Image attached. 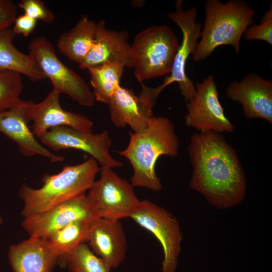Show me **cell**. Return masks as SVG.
<instances>
[{
  "label": "cell",
  "instance_id": "obj_1",
  "mask_svg": "<svg viewBox=\"0 0 272 272\" xmlns=\"http://www.w3.org/2000/svg\"><path fill=\"white\" fill-rule=\"evenodd\" d=\"M187 150L192 189L221 210L231 208L244 199L247 187L244 170L236 151L221 133L195 132Z\"/></svg>",
  "mask_w": 272,
  "mask_h": 272
},
{
  "label": "cell",
  "instance_id": "obj_2",
  "mask_svg": "<svg viewBox=\"0 0 272 272\" xmlns=\"http://www.w3.org/2000/svg\"><path fill=\"white\" fill-rule=\"evenodd\" d=\"M129 134L127 146L117 152L133 168L130 183L133 187L160 191L162 185L155 171L157 160L162 155L174 158L178 154L179 141L174 124L167 117L153 116L145 129Z\"/></svg>",
  "mask_w": 272,
  "mask_h": 272
},
{
  "label": "cell",
  "instance_id": "obj_3",
  "mask_svg": "<svg viewBox=\"0 0 272 272\" xmlns=\"http://www.w3.org/2000/svg\"><path fill=\"white\" fill-rule=\"evenodd\" d=\"M99 163L92 157L75 165H66L58 173L46 174L42 186L37 189L23 184L19 196L24 202V217L43 213L65 201L85 193L100 171Z\"/></svg>",
  "mask_w": 272,
  "mask_h": 272
},
{
  "label": "cell",
  "instance_id": "obj_4",
  "mask_svg": "<svg viewBox=\"0 0 272 272\" xmlns=\"http://www.w3.org/2000/svg\"><path fill=\"white\" fill-rule=\"evenodd\" d=\"M205 20L193 55L194 61L203 60L214 50L223 45H231L235 53L239 52L240 41L245 30L253 21L255 11L246 2L230 0L226 3L207 0Z\"/></svg>",
  "mask_w": 272,
  "mask_h": 272
},
{
  "label": "cell",
  "instance_id": "obj_5",
  "mask_svg": "<svg viewBox=\"0 0 272 272\" xmlns=\"http://www.w3.org/2000/svg\"><path fill=\"white\" fill-rule=\"evenodd\" d=\"M179 46L174 31L167 25L150 26L139 33L131 45L138 81L141 83L170 73Z\"/></svg>",
  "mask_w": 272,
  "mask_h": 272
},
{
  "label": "cell",
  "instance_id": "obj_6",
  "mask_svg": "<svg viewBox=\"0 0 272 272\" xmlns=\"http://www.w3.org/2000/svg\"><path fill=\"white\" fill-rule=\"evenodd\" d=\"M29 54L36 62L53 90L68 95L79 104L92 106L95 98L88 84L57 57L52 43L46 37L33 38L28 45Z\"/></svg>",
  "mask_w": 272,
  "mask_h": 272
},
{
  "label": "cell",
  "instance_id": "obj_7",
  "mask_svg": "<svg viewBox=\"0 0 272 272\" xmlns=\"http://www.w3.org/2000/svg\"><path fill=\"white\" fill-rule=\"evenodd\" d=\"M179 4L175 12L168 14V17L178 25L182 34V42L175 54L170 75L167 77L160 85L155 88L148 87L147 92L150 97L157 99L165 88L176 82L186 103L194 97L196 89L186 75V64L188 57L194 53L196 49L197 40L200 37L201 26L196 22L197 9L195 7L184 11L181 2Z\"/></svg>",
  "mask_w": 272,
  "mask_h": 272
},
{
  "label": "cell",
  "instance_id": "obj_8",
  "mask_svg": "<svg viewBox=\"0 0 272 272\" xmlns=\"http://www.w3.org/2000/svg\"><path fill=\"white\" fill-rule=\"evenodd\" d=\"M137 224L151 233L162 246V272H175L181 250L182 233L176 218L164 208L147 199L130 216Z\"/></svg>",
  "mask_w": 272,
  "mask_h": 272
},
{
  "label": "cell",
  "instance_id": "obj_9",
  "mask_svg": "<svg viewBox=\"0 0 272 272\" xmlns=\"http://www.w3.org/2000/svg\"><path fill=\"white\" fill-rule=\"evenodd\" d=\"M133 187L112 168L101 167L100 177L87 196L100 218L120 221L130 218L140 203Z\"/></svg>",
  "mask_w": 272,
  "mask_h": 272
},
{
  "label": "cell",
  "instance_id": "obj_10",
  "mask_svg": "<svg viewBox=\"0 0 272 272\" xmlns=\"http://www.w3.org/2000/svg\"><path fill=\"white\" fill-rule=\"evenodd\" d=\"M195 87L194 97L186 103V126L199 132H232L235 126L224 113L214 77L209 76Z\"/></svg>",
  "mask_w": 272,
  "mask_h": 272
},
{
  "label": "cell",
  "instance_id": "obj_11",
  "mask_svg": "<svg viewBox=\"0 0 272 272\" xmlns=\"http://www.w3.org/2000/svg\"><path fill=\"white\" fill-rule=\"evenodd\" d=\"M40 139L42 143L56 151L71 149L85 152L95 159L101 168L113 169L123 166L110 153L112 141L106 130L94 134L92 131L58 126L50 129Z\"/></svg>",
  "mask_w": 272,
  "mask_h": 272
},
{
  "label": "cell",
  "instance_id": "obj_12",
  "mask_svg": "<svg viewBox=\"0 0 272 272\" xmlns=\"http://www.w3.org/2000/svg\"><path fill=\"white\" fill-rule=\"evenodd\" d=\"M100 218L86 193L60 203L43 213L24 217L22 226L29 237L46 239L69 223Z\"/></svg>",
  "mask_w": 272,
  "mask_h": 272
},
{
  "label": "cell",
  "instance_id": "obj_13",
  "mask_svg": "<svg viewBox=\"0 0 272 272\" xmlns=\"http://www.w3.org/2000/svg\"><path fill=\"white\" fill-rule=\"evenodd\" d=\"M32 103L22 99L12 108L1 112L0 132L14 141L25 156L39 155L53 162L63 161V157L56 155L43 147L29 127Z\"/></svg>",
  "mask_w": 272,
  "mask_h": 272
},
{
  "label": "cell",
  "instance_id": "obj_14",
  "mask_svg": "<svg viewBox=\"0 0 272 272\" xmlns=\"http://www.w3.org/2000/svg\"><path fill=\"white\" fill-rule=\"evenodd\" d=\"M231 100L242 105L245 116L260 118L272 124V82L255 74L229 84L226 91Z\"/></svg>",
  "mask_w": 272,
  "mask_h": 272
},
{
  "label": "cell",
  "instance_id": "obj_15",
  "mask_svg": "<svg viewBox=\"0 0 272 272\" xmlns=\"http://www.w3.org/2000/svg\"><path fill=\"white\" fill-rule=\"evenodd\" d=\"M128 39L127 31L107 29L104 21L97 22L94 44L80 67L88 70L106 62H117L125 67L133 68L131 46Z\"/></svg>",
  "mask_w": 272,
  "mask_h": 272
},
{
  "label": "cell",
  "instance_id": "obj_16",
  "mask_svg": "<svg viewBox=\"0 0 272 272\" xmlns=\"http://www.w3.org/2000/svg\"><path fill=\"white\" fill-rule=\"evenodd\" d=\"M60 95L52 90L41 102L37 104L33 102L30 116L33 121L32 131L35 137L40 138L50 129L62 126L92 131L93 124L88 117L62 108Z\"/></svg>",
  "mask_w": 272,
  "mask_h": 272
},
{
  "label": "cell",
  "instance_id": "obj_17",
  "mask_svg": "<svg viewBox=\"0 0 272 272\" xmlns=\"http://www.w3.org/2000/svg\"><path fill=\"white\" fill-rule=\"evenodd\" d=\"M87 242L111 269L119 266L125 259L127 242L120 221L99 218L90 231Z\"/></svg>",
  "mask_w": 272,
  "mask_h": 272
},
{
  "label": "cell",
  "instance_id": "obj_18",
  "mask_svg": "<svg viewBox=\"0 0 272 272\" xmlns=\"http://www.w3.org/2000/svg\"><path fill=\"white\" fill-rule=\"evenodd\" d=\"M8 258L14 272H53L60 261L47 240L31 237L11 245Z\"/></svg>",
  "mask_w": 272,
  "mask_h": 272
},
{
  "label": "cell",
  "instance_id": "obj_19",
  "mask_svg": "<svg viewBox=\"0 0 272 272\" xmlns=\"http://www.w3.org/2000/svg\"><path fill=\"white\" fill-rule=\"evenodd\" d=\"M111 120L118 127L128 125L133 132L145 129L153 116L147 106L131 89L119 86L108 104Z\"/></svg>",
  "mask_w": 272,
  "mask_h": 272
},
{
  "label": "cell",
  "instance_id": "obj_20",
  "mask_svg": "<svg viewBox=\"0 0 272 272\" xmlns=\"http://www.w3.org/2000/svg\"><path fill=\"white\" fill-rule=\"evenodd\" d=\"M96 26V22L87 15L83 16L72 29L59 35L58 49L70 60L80 64L94 44Z\"/></svg>",
  "mask_w": 272,
  "mask_h": 272
},
{
  "label": "cell",
  "instance_id": "obj_21",
  "mask_svg": "<svg viewBox=\"0 0 272 272\" xmlns=\"http://www.w3.org/2000/svg\"><path fill=\"white\" fill-rule=\"evenodd\" d=\"M13 29L0 30V70H9L24 75L34 81L46 79L33 58L14 45L15 37Z\"/></svg>",
  "mask_w": 272,
  "mask_h": 272
},
{
  "label": "cell",
  "instance_id": "obj_22",
  "mask_svg": "<svg viewBox=\"0 0 272 272\" xmlns=\"http://www.w3.org/2000/svg\"><path fill=\"white\" fill-rule=\"evenodd\" d=\"M97 219L72 222L50 234L46 239L65 264L68 255L80 244L88 241L90 230Z\"/></svg>",
  "mask_w": 272,
  "mask_h": 272
},
{
  "label": "cell",
  "instance_id": "obj_23",
  "mask_svg": "<svg viewBox=\"0 0 272 272\" xmlns=\"http://www.w3.org/2000/svg\"><path fill=\"white\" fill-rule=\"evenodd\" d=\"M125 66L117 62H108L88 69L95 100L108 104L120 86V81Z\"/></svg>",
  "mask_w": 272,
  "mask_h": 272
},
{
  "label": "cell",
  "instance_id": "obj_24",
  "mask_svg": "<svg viewBox=\"0 0 272 272\" xmlns=\"http://www.w3.org/2000/svg\"><path fill=\"white\" fill-rule=\"evenodd\" d=\"M65 264L69 272H110L111 269L85 243L68 255Z\"/></svg>",
  "mask_w": 272,
  "mask_h": 272
},
{
  "label": "cell",
  "instance_id": "obj_25",
  "mask_svg": "<svg viewBox=\"0 0 272 272\" xmlns=\"http://www.w3.org/2000/svg\"><path fill=\"white\" fill-rule=\"evenodd\" d=\"M23 89L20 74L0 70V112L12 108L20 102Z\"/></svg>",
  "mask_w": 272,
  "mask_h": 272
},
{
  "label": "cell",
  "instance_id": "obj_26",
  "mask_svg": "<svg viewBox=\"0 0 272 272\" xmlns=\"http://www.w3.org/2000/svg\"><path fill=\"white\" fill-rule=\"evenodd\" d=\"M244 38L247 40H263L272 44V5L261 20L260 24L249 26L243 33Z\"/></svg>",
  "mask_w": 272,
  "mask_h": 272
},
{
  "label": "cell",
  "instance_id": "obj_27",
  "mask_svg": "<svg viewBox=\"0 0 272 272\" xmlns=\"http://www.w3.org/2000/svg\"><path fill=\"white\" fill-rule=\"evenodd\" d=\"M18 5L24 11L25 14L36 20L50 24L55 19L53 13L41 1L22 0Z\"/></svg>",
  "mask_w": 272,
  "mask_h": 272
},
{
  "label": "cell",
  "instance_id": "obj_28",
  "mask_svg": "<svg viewBox=\"0 0 272 272\" xmlns=\"http://www.w3.org/2000/svg\"><path fill=\"white\" fill-rule=\"evenodd\" d=\"M18 8L11 0H0V30L10 28L17 17Z\"/></svg>",
  "mask_w": 272,
  "mask_h": 272
},
{
  "label": "cell",
  "instance_id": "obj_29",
  "mask_svg": "<svg viewBox=\"0 0 272 272\" xmlns=\"http://www.w3.org/2000/svg\"><path fill=\"white\" fill-rule=\"evenodd\" d=\"M36 24L37 20L24 14L16 17L12 29L15 35L27 37L34 31Z\"/></svg>",
  "mask_w": 272,
  "mask_h": 272
},
{
  "label": "cell",
  "instance_id": "obj_30",
  "mask_svg": "<svg viewBox=\"0 0 272 272\" xmlns=\"http://www.w3.org/2000/svg\"><path fill=\"white\" fill-rule=\"evenodd\" d=\"M3 223V219L1 217H0V226L2 225Z\"/></svg>",
  "mask_w": 272,
  "mask_h": 272
}]
</instances>
